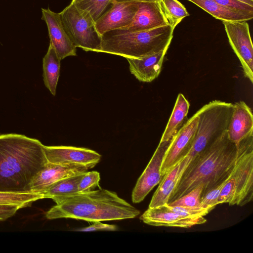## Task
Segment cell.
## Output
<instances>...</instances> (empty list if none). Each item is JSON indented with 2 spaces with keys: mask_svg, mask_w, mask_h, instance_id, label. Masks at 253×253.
<instances>
[{
  "mask_svg": "<svg viewBox=\"0 0 253 253\" xmlns=\"http://www.w3.org/2000/svg\"><path fill=\"white\" fill-rule=\"evenodd\" d=\"M43 146L24 135H0V191L30 192L33 178L48 163Z\"/></svg>",
  "mask_w": 253,
  "mask_h": 253,
  "instance_id": "obj_1",
  "label": "cell"
},
{
  "mask_svg": "<svg viewBox=\"0 0 253 253\" xmlns=\"http://www.w3.org/2000/svg\"><path fill=\"white\" fill-rule=\"evenodd\" d=\"M238 152V144L229 139L226 130L189 162L169 203L200 185L203 186L202 194L226 179L234 169Z\"/></svg>",
  "mask_w": 253,
  "mask_h": 253,
  "instance_id": "obj_2",
  "label": "cell"
},
{
  "mask_svg": "<svg viewBox=\"0 0 253 253\" xmlns=\"http://www.w3.org/2000/svg\"><path fill=\"white\" fill-rule=\"evenodd\" d=\"M46 213L48 219L72 218L88 222L133 218L140 211L113 191L100 188L62 197Z\"/></svg>",
  "mask_w": 253,
  "mask_h": 253,
  "instance_id": "obj_3",
  "label": "cell"
},
{
  "mask_svg": "<svg viewBox=\"0 0 253 253\" xmlns=\"http://www.w3.org/2000/svg\"><path fill=\"white\" fill-rule=\"evenodd\" d=\"M174 28L169 25L153 29L126 32L112 30L101 36L100 52L121 56L126 58H139L169 48Z\"/></svg>",
  "mask_w": 253,
  "mask_h": 253,
  "instance_id": "obj_4",
  "label": "cell"
},
{
  "mask_svg": "<svg viewBox=\"0 0 253 253\" xmlns=\"http://www.w3.org/2000/svg\"><path fill=\"white\" fill-rule=\"evenodd\" d=\"M63 26L76 47L85 51L100 52L101 36L95 22L86 12L73 3L59 13Z\"/></svg>",
  "mask_w": 253,
  "mask_h": 253,
  "instance_id": "obj_5",
  "label": "cell"
},
{
  "mask_svg": "<svg viewBox=\"0 0 253 253\" xmlns=\"http://www.w3.org/2000/svg\"><path fill=\"white\" fill-rule=\"evenodd\" d=\"M238 144V155L229 180L235 190L233 206H243L253 198V134Z\"/></svg>",
  "mask_w": 253,
  "mask_h": 253,
  "instance_id": "obj_6",
  "label": "cell"
},
{
  "mask_svg": "<svg viewBox=\"0 0 253 253\" xmlns=\"http://www.w3.org/2000/svg\"><path fill=\"white\" fill-rule=\"evenodd\" d=\"M247 21H222L229 43L239 58L245 76L253 82V46Z\"/></svg>",
  "mask_w": 253,
  "mask_h": 253,
  "instance_id": "obj_7",
  "label": "cell"
},
{
  "mask_svg": "<svg viewBox=\"0 0 253 253\" xmlns=\"http://www.w3.org/2000/svg\"><path fill=\"white\" fill-rule=\"evenodd\" d=\"M199 120V117L196 112L171 138L165 154L161 168V173L163 177L189 152L196 133Z\"/></svg>",
  "mask_w": 253,
  "mask_h": 253,
  "instance_id": "obj_8",
  "label": "cell"
},
{
  "mask_svg": "<svg viewBox=\"0 0 253 253\" xmlns=\"http://www.w3.org/2000/svg\"><path fill=\"white\" fill-rule=\"evenodd\" d=\"M43 149L48 163L81 166L88 169L94 167L101 158L98 153L86 148L43 145Z\"/></svg>",
  "mask_w": 253,
  "mask_h": 253,
  "instance_id": "obj_9",
  "label": "cell"
},
{
  "mask_svg": "<svg viewBox=\"0 0 253 253\" xmlns=\"http://www.w3.org/2000/svg\"><path fill=\"white\" fill-rule=\"evenodd\" d=\"M169 141L160 142L145 169L138 179L131 195L134 204L142 202L163 178L161 168L163 158L170 143Z\"/></svg>",
  "mask_w": 253,
  "mask_h": 253,
  "instance_id": "obj_10",
  "label": "cell"
},
{
  "mask_svg": "<svg viewBox=\"0 0 253 253\" xmlns=\"http://www.w3.org/2000/svg\"><path fill=\"white\" fill-rule=\"evenodd\" d=\"M145 224L154 226L188 228L207 221L204 216L189 217L181 215L172 211L168 204L148 209L140 216Z\"/></svg>",
  "mask_w": 253,
  "mask_h": 253,
  "instance_id": "obj_11",
  "label": "cell"
},
{
  "mask_svg": "<svg viewBox=\"0 0 253 253\" xmlns=\"http://www.w3.org/2000/svg\"><path fill=\"white\" fill-rule=\"evenodd\" d=\"M138 8V1H114L111 7L96 22L95 27L102 36L110 31L128 26L133 21Z\"/></svg>",
  "mask_w": 253,
  "mask_h": 253,
  "instance_id": "obj_12",
  "label": "cell"
},
{
  "mask_svg": "<svg viewBox=\"0 0 253 253\" xmlns=\"http://www.w3.org/2000/svg\"><path fill=\"white\" fill-rule=\"evenodd\" d=\"M42 19L46 24L50 43L61 60L70 56H76V47L70 39L62 24L59 13L49 8H42Z\"/></svg>",
  "mask_w": 253,
  "mask_h": 253,
  "instance_id": "obj_13",
  "label": "cell"
},
{
  "mask_svg": "<svg viewBox=\"0 0 253 253\" xmlns=\"http://www.w3.org/2000/svg\"><path fill=\"white\" fill-rule=\"evenodd\" d=\"M88 170L86 168L48 163L39 171L31 182L30 192L43 194L54 183L70 176L83 173Z\"/></svg>",
  "mask_w": 253,
  "mask_h": 253,
  "instance_id": "obj_14",
  "label": "cell"
},
{
  "mask_svg": "<svg viewBox=\"0 0 253 253\" xmlns=\"http://www.w3.org/2000/svg\"><path fill=\"white\" fill-rule=\"evenodd\" d=\"M227 133L229 139L236 144L253 134L252 111L245 102L240 101L233 104Z\"/></svg>",
  "mask_w": 253,
  "mask_h": 253,
  "instance_id": "obj_15",
  "label": "cell"
},
{
  "mask_svg": "<svg viewBox=\"0 0 253 253\" xmlns=\"http://www.w3.org/2000/svg\"><path fill=\"white\" fill-rule=\"evenodd\" d=\"M168 25L161 10L159 1H138V8L132 23L121 29L126 32H138Z\"/></svg>",
  "mask_w": 253,
  "mask_h": 253,
  "instance_id": "obj_16",
  "label": "cell"
},
{
  "mask_svg": "<svg viewBox=\"0 0 253 253\" xmlns=\"http://www.w3.org/2000/svg\"><path fill=\"white\" fill-rule=\"evenodd\" d=\"M168 49L139 58H126L130 73L140 82L153 81L160 73Z\"/></svg>",
  "mask_w": 253,
  "mask_h": 253,
  "instance_id": "obj_17",
  "label": "cell"
},
{
  "mask_svg": "<svg viewBox=\"0 0 253 253\" xmlns=\"http://www.w3.org/2000/svg\"><path fill=\"white\" fill-rule=\"evenodd\" d=\"M189 162L185 157L166 173L152 196L149 205V208L159 207L169 203V197Z\"/></svg>",
  "mask_w": 253,
  "mask_h": 253,
  "instance_id": "obj_18",
  "label": "cell"
},
{
  "mask_svg": "<svg viewBox=\"0 0 253 253\" xmlns=\"http://www.w3.org/2000/svg\"><path fill=\"white\" fill-rule=\"evenodd\" d=\"M188 0L222 21H248L253 18V13L241 12L225 7L213 0Z\"/></svg>",
  "mask_w": 253,
  "mask_h": 253,
  "instance_id": "obj_19",
  "label": "cell"
},
{
  "mask_svg": "<svg viewBox=\"0 0 253 253\" xmlns=\"http://www.w3.org/2000/svg\"><path fill=\"white\" fill-rule=\"evenodd\" d=\"M189 107L188 100L182 93H179L160 142L170 140L176 134L187 117Z\"/></svg>",
  "mask_w": 253,
  "mask_h": 253,
  "instance_id": "obj_20",
  "label": "cell"
},
{
  "mask_svg": "<svg viewBox=\"0 0 253 253\" xmlns=\"http://www.w3.org/2000/svg\"><path fill=\"white\" fill-rule=\"evenodd\" d=\"M61 60L51 44L42 61L44 84L50 93L55 95L59 77Z\"/></svg>",
  "mask_w": 253,
  "mask_h": 253,
  "instance_id": "obj_21",
  "label": "cell"
},
{
  "mask_svg": "<svg viewBox=\"0 0 253 253\" xmlns=\"http://www.w3.org/2000/svg\"><path fill=\"white\" fill-rule=\"evenodd\" d=\"M84 172L55 182L43 193L44 198H50L54 201L59 198L79 193L78 184Z\"/></svg>",
  "mask_w": 253,
  "mask_h": 253,
  "instance_id": "obj_22",
  "label": "cell"
},
{
  "mask_svg": "<svg viewBox=\"0 0 253 253\" xmlns=\"http://www.w3.org/2000/svg\"><path fill=\"white\" fill-rule=\"evenodd\" d=\"M159 3L167 24L174 29L184 18L189 16L185 6L177 0H159Z\"/></svg>",
  "mask_w": 253,
  "mask_h": 253,
  "instance_id": "obj_23",
  "label": "cell"
},
{
  "mask_svg": "<svg viewBox=\"0 0 253 253\" xmlns=\"http://www.w3.org/2000/svg\"><path fill=\"white\" fill-rule=\"evenodd\" d=\"M42 199H44L43 194L39 193L0 191V205H16L23 208Z\"/></svg>",
  "mask_w": 253,
  "mask_h": 253,
  "instance_id": "obj_24",
  "label": "cell"
},
{
  "mask_svg": "<svg viewBox=\"0 0 253 253\" xmlns=\"http://www.w3.org/2000/svg\"><path fill=\"white\" fill-rule=\"evenodd\" d=\"M115 0H72L79 9L88 13L95 22L104 13L109 4Z\"/></svg>",
  "mask_w": 253,
  "mask_h": 253,
  "instance_id": "obj_25",
  "label": "cell"
},
{
  "mask_svg": "<svg viewBox=\"0 0 253 253\" xmlns=\"http://www.w3.org/2000/svg\"><path fill=\"white\" fill-rule=\"evenodd\" d=\"M203 189V186L200 185L187 194L168 204L171 206L201 207V198Z\"/></svg>",
  "mask_w": 253,
  "mask_h": 253,
  "instance_id": "obj_26",
  "label": "cell"
},
{
  "mask_svg": "<svg viewBox=\"0 0 253 253\" xmlns=\"http://www.w3.org/2000/svg\"><path fill=\"white\" fill-rule=\"evenodd\" d=\"M231 174L226 179L202 194L200 204L201 207L209 208L212 210L218 205L217 200L220 191Z\"/></svg>",
  "mask_w": 253,
  "mask_h": 253,
  "instance_id": "obj_27",
  "label": "cell"
},
{
  "mask_svg": "<svg viewBox=\"0 0 253 253\" xmlns=\"http://www.w3.org/2000/svg\"><path fill=\"white\" fill-rule=\"evenodd\" d=\"M100 180V174L98 171L85 172L78 184L79 192L90 191L94 190L96 187H99Z\"/></svg>",
  "mask_w": 253,
  "mask_h": 253,
  "instance_id": "obj_28",
  "label": "cell"
},
{
  "mask_svg": "<svg viewBox=\"0 0 253 253\" xmlns=\"http://www.w3.org/2000/svg\"><path fill=\"white\" fill-rule=\"evenodd\" d=\"M169 206L172 211L177 212L179 214L184 216H205L211 211V210L209 208H204L201 207Z\"/></svg>",
  "mask_w": 253,
  "mask_h": 253,
  "instance_id": "obj_29",
  "label": "cell"
},
{
  "mask_svg": "<svg viewBox=\"0 0 253 253\" xmlns=\"http://www.w3.org/2000/svg\"><path fill=\"white\" fill-rule=\"evenodd\" d=\"M220 5L237 11L253 13V6L238 0H213Z\"/></svg>",
  "mask_w": 253,
  "mask_h": 253,
  "instance_id": "obj_30",
  "label": "cell"
},
{
  "mask_svg": "<svg viewBox=\"0 0 253 253\" xmlns=\"http://www.w3.org/2000/svg\"><path fill=\"white\" fill-rule=\"evenodd\" d=\"M118 230L117 226L102 223L101 221L93 222L91 225L76 230L81 232H91L96 231H115Z\"/></svg>",
  "mask_w": 253,
  "mask_h": 253,
  "instance_id": "obj_31",
  "label": "cell"
},
{
  "mask_svg": "<svg viewBox=\"0 0 253 253\" xmlns=\"http://www.w3.org/2000/svg\"><path fill=\"white\" fill-rule=\"evenodd\" d=\"M20 207L11 205H0V221H4L13 216Z\"/></svg>",
  "mask_w": 253,
  "mask_h": 253,
  "instance_id": "obj_32",
  "label": "cell"
},
{
  "mask_svg": "<svg viewBox=\"0 0 253 253\" xmlns=\"http://www.w3.org/2000/svg\"><path fill=\"white\" fill-rule=\"evenodd\" d=\"M159 0H115L116 2H123V1H159Z\"/></svg>",
  "mask_w": 253,
  "mask_h": 253,
  "instance_id": "obj_33",
  "label": "cell"
},
{
  "mask_svg": "<svg viewBox=\"0 0 253 253\" xmlns=\"http://www.w3.org/2000/svg\"><path fill=\"white\" fill-rule=\"evenodd\" d=\"M253 6V0H238Z\"/></svg>",
  "mask_w": 253,
  "mask_h": 253,
  "instance_id": "obj_34",
  "label": "cell"
}]
</instances>
